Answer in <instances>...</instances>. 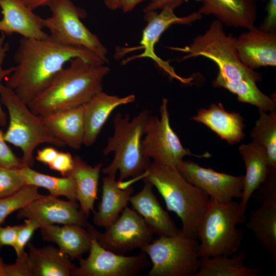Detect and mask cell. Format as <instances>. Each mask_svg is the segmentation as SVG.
<instances>
[{
	"label": "cell",
	"instance_id": "f1b7e54d",
	"mask_svg": "<svg viewBox=\"0 0 276 276\" xmlns=\"http://www.w3.org/2000/svg\"><path fill=\"white\" fill-rule=\"evenodd\" d=\"M246 254L241 251L232 256L220 255L200 258L195 276H256L259 267L249 268L244 263Z\"/></svg>",
	"mask_w": 276,
	"mask_h": 276
},
{
	"label": "cell",
	"instance_id": "8d00e7d4",
	"mask_svg": "<svg viewBox=\"0 0 276 276\" xmlns=\"http://www.w3.org/2000/svg\"><path fill=\"white\" fill-rule=\"evenodd\" d=\"M42 226L39 222L34 219L27 218L25 220V224L21 225L17 235L15 245L13 247L17 257L25 251V247L27 245L34 232Z\"/></svg>",
	"mask_w": 276,
	"mask_h": 276
},
{
	"label": "cell",
	"instance_id": "74e56055",
	"mask_svg": "<svg viewBox=\"0 0 276 276\" xmlns=\"http://www.w3.org/2000/svg\"><path fill=\"white\" fill-rule=\"evenodd\" d=\"M22 166L21 158L16 156L7 144L4 133L0 127V167L18 169Z\"/></svg>",
	"mask_w": 276,
	"mask_h": 276
},
{
	"label": "cell",
	"instance_id": "7c38bea8",
	"mask_svg": "<svg viewBox=\"0 0 276 276\" xmlns=\"http://www.w3.org/2000/svg\"><path fill=\"white\" fill-rule=\"evenodd\" d=\"M105 228L103 233L96 230L98 243L107 250L123 255L136 248L142 250L152 241L154 234L142 216L128 206Z\"/></svg>",
	"mask_w": 276,
	"mask_h": 276
},
{
	"label": "cell",
	"instance_id": "5bb4252c",
	"mask_svg": "<svg viewBox=\"0 0 276 276\" xmlns=\"http://www.w3.org/2000/svg\"><path fill=\"white\" fill-rule=\"evenodd\" d=\"M176 169L187 181L201 190L210 198L228 201L242 197L244 176L219 172L189 160H182Z\"/></svg>",
	"mask_w": 276,
	"mask_h": 276
},
{
	"label": "cell",
	"instance_id": "9c48e42d",
	"mask_svg": "<svg viewBox=\"0 0 276 276\" xmlns=\"http://www.w3.org/2000/svg\"><path fill=\"white\" fill-rule=\"evenodd\" d=\"M50 16L43 18L50 37L63 45L86 49L107 61V50L98 37L82 23L85 10L71 0H54L48 6Z\"/></svg>",
	"mask_w": 276,
	"mask_h": 276
},
{
	"label": "cell",
	"instance_id": "9a60e30c",
	"mask_svg": "<svg viewBox=\"0 0 276 276\" xmlns=\"http://www.w3.org/2000/svg\"><path fill=\"white\" fill-rule=\"evenodd\" d=\"M17 217L34 219L42 226L60 224L87 227L90 224L77 201L64 200L51 195H43L18 211Z\"/></svg>",
	"mask_w": 276,
	"mask_h": 276
},
{
	"label": "cell",
	"instance_id": "4fadbf2b",
	"mask_svg": "<svg viewBox=\"0 0 276 276\" xmlns=\"http://www.w3.org/2000/svg\"><path fill=\"white\" fill-rule=\"evenodd\" d=\"M160 10L159 13L155 10L144 12V19L147 24L143 31L141 46L136 48L143 49L144 52L132 57L128 61L144 57L150 58L171 78L175 79L183 84H190L193 78H184L178 75L168 62L156 55L154 47L163 33L171 26L175 24L191 25L201 19L202 15L198 12H194L184 16H178L175 14L174 10L171 8L165 7Z\"/></svg>",
	"mask_w": 276,
	"mask_h": 276
},
{
	"label": "cell",
	"instance_id": "d6a6232c",
	"mask_svg": "<svg viewBox=\"0 0 276 276\" xmlns=\"http://www.w3.org/2000/svg\"><path fill=\"white\" fill-rule=\"evenodd\" d=\"M43 195L39 193L38 187L25 185L14 193L1 198L0 225L10 214L23 209Z\"/></svg>",
	"mask_w": 276,
	"mask_h": 276
},
{
	"label": "cell",
	"instance_id": "83f0119b",
	"mask_svg": "<svg viewBox=\"0 0 276 276\" xmlns=\"http://www.w3.org/2000/svg\"><path fill=\"white\" fill-rule=\"evenodd\" d=\"M246 226L254 235L270 259H276V203L261 204L251 211Z\"/></svg>",
	"mask_w": 276,
	"mask_h": 276
},
{
	"label": "cell",
	"instance_id": "c3c4849f",
	"mask_svg": "<svg viewBox=\"0 0 276 276\" xmlns=\"http://www.w3.org/2000/svg\"><path fill=\"white\" fill-rule=\"evenodd\" d=\"M253 1H254L255 2L257 3L258 2H263L264 1V0H252Z\"/></svg>",
	"mask_w": 276,
	"mask_h": 276
},
{
	"label": "cell",
	"instance_id": "1f68e13d",
	"mask_svg": "<svg viewBox=\"0 0 276 276\" xmlns=\"http://www.w3.org/2000/svg\"><path fill=\"white\" fill-rule=\"evenodd\" d=\"M259 113L250 135L252 142L264 149L269 168L276 169V111L267 113L259 110Z\"/></svg>",
	"mask_w": 276,
	"mask_h": 276
},
{
	"label": "cell",
	"instance_id": "f35d334b",
	"mask_svg": "<svg viewBox=\"0 0 276 276\" xmlns=\"http://www.w3.org/2000/svg\"><path fill=\"white\" fill-rule=\"evenodd\" d=\"M9 50V44L8 42L5 41V35L2 33L0 36V92L2 80L6 79L14 71V67H11L7 68H4L3 64L5 58ZM0 99V125L5 126L7 123V116L2 108Z\"/></svg>",
	"mask_w": 276,
	"mask_h": 276
},
{
	"label": "cell",
	"instance_id": "60d3db41",
	"mask_svg": "<svg viewBox=\"0 0 276 276\" xmlns=\"http://www.w3.org/2000/svg\"><path fill=\"white\" fill-rule=\"evenodd\" d=\"M266 15L258 27L267 32H275L276 31V0H269L266 7Z\"/></svg>",
	"mask_w": 276,
	"mask_h": 276
},
{
	"label": "cell",
	"instance_id": "3957f363",
	"mask_svg": "<svg viewBox=\"0 0 276 276\" xmlns=\"http://www.w3.org/2000/svg\"><path fill=\"white\" fill-rule=\"evenodd\" d=\"M142 178L156 188L168 210L180 219L182 233L198 239L199 226L210 198L187 181L176 168L155 161L150 163Z\"/></svg>",
	"mask_w": 276,
	"mask_h": 276
},
{
	"label": "cell",
	"instance_id": "cb8c5ba5",
	"mask_svg": "<svg viewBox=\"0 0 276 276\" xmlns=\"http://www.w3.org/2000/svg\"><path fill=\"white\" fill-rule=\"evenodd\" d=\"M41 119L51 133L65 146L79 149L83 145V106L58 111Z\"/></svg>",
	"mask_w": 276,
	"mask_h": 276
},
{
	"label": "cell",
	"instance_id": "836d02e7",
	"mask_svg": "<svg viewBox=\"0 0 276 276\" xmlns=\"http://www.w3.org/2000/svg\"><path fill=\"white\" fill-rule=\"evenodd\" d=\"M25 185L19 168L0 167V198L14 193Z\"/></svg>",
	"mask_w": 276,
	"mask_h": 276
},
{
	"label": "cell",
	"instance_id": "7402d4cb",
	"mask_svg": "<svg viewBox=\"0 0 276 276\" xmlns=\"http://www.w3.org/2000/svg\"><path fill=\"white\" fill-rule=\"evenodd\" d=\"M191 119L205 125L230 144L240 142L245 135L242 117L239 113L226 111L221 103L200 109Z\"/></svg>",
	"mask_w": 276,
	"mask_h": 276
},
{
	"label": "cell",
	"instance_id": "ab89813d",
	"mask_svg": "<svg viewBox=\"0 0 276 276\" xmlns=\"http://www.w3.org/2000/svg\"><path fill=\"white\" fill-rule=\"evenodd\" d=\"M50 169L66 176L74 167V157L70 152L59 151L55 159L48 165Z\"/></svg>",
	"mask_w": 276,
	"mask_h": 276
},
{
	"label": "cell",
	"instance_id": "44dd1931",
	"mask_svg": "<svg viewBox=\"0 0 276 276\" xmlns=\"http://www.w3.org/2000/svg\"><path fill=\"white\" fill-rule=\"evenodd\" d=\"M135 99L132 94L121 97L101 91L83 104V145L91 146L111 112L118 106L132 103Z\"/></svg>",
	"mask_w": 276,
	"mask_h": 276
},
{
	"label": "cell",
	"instance_id": "e0dca14e",
	"mask_svg": "<svg viewBox=\"0 0 276 276\" xmlns=\"http://www.w3.org/2000/svg\"><path fill=\"white\" fill-rule=\"evenodd\" d=\"M0 8L2 33L9 36L17 33L24 38L36 39L49 37L44 31L43 18L21 0H0Z\"/></svg>",
	"mask_w": 276,
	"mask_h": 276
},
{
	"label": "cell",
	"instance_id": "ac0fdd59",
	"mask_svg": "<svg viewBox=\"0 0 276 276\" xmlns=\"http://www.w3.org/2000/svg\"><path fill=\"white\" fill-rule=\"evenodd\" d=\"M201 2L198 12L214 15L224 26L249 30L255 27L257 3L252 0H197Z\"/></svg>",
	"mask_w": 276,
	"mask_h": 276
},
{
	"label": "cell",
	"instance_id": "2e32d148",
	"mask_svg": "<svg viewBox=\"0 0 276 276\" xmlns=\"http://www.w3.org/2000/svg\"><path fill=\"white\" fill-rule=\"evenodd\" d=\"M233 42L240 61L246 66L253 70L275 66V32L255 27L233 37Z\"/></svg>",
	"mask_w": 276,
	"mask_h": 276
},
{
	"label": "cell",
	"instance_id": "277c9868",
	"mask_svg": "<svg viewBox=\"0 0 276 276\" xmlns=\"http://www.w3.org/2000/svg\"><path fill=\"white\" fill-rule=\"evenodd\" d=\"M149 112L144 110L132 119L129 116L117 113L113 119L114 132L108 137L103 149L105 156L114 153L111 163L102 169L106 175L116 176L119 172L118 181H123L128 177H142L150 162L144 154L143 136Z\"/></svg>",
	"mask_w": 276,
	"mask_h": 276
},
{
	"label": "cell",
	"instance_id": "ee69618b",
	"mask_svg": "<svg viewBox=\"0 0 276 276\" xmlns=\"http://www.w3.org/2000/svg\"><path fill=\"white\" fill-rule=\"evenodd\" d=\"M58 152L54 147H45L37 150L35 158L38 162L49 165L55 159Z\"/></svg>",
	"mask_w": 276,
	"mask_h": 276
},
{
	"label": "cell",
	"instance_id": "ba28073f",
	"mask_svg": "<svg viewBox=\"0 0 276 276\" xmlns=\"http://www.w3.org/2000/svg\"><path fill=\"white\" fill-rule=\"evenodd\" d=\"M197 239L181 231L173 236H159L141 250L152 265L149 276H195L200 261Z\"/></svg>",
	"mask_w": 276,
	"mask_h": 276
},
{
	"label": "cell",
	"instance_id": "8992f818",
	"mask_svg": "<svg viewBox=\"0 0 276 276\" xmlns=\"http://www.w3.org/2000/svg\"><path fill=\"white\" fill-rule=\"evenodd\" d=\"M245 221L239 203L210 198L198 231L200 258L235 254L243 238L237 226Z\"/></svg>",
	"mask_w": 276,
	"mask_h": 276
},
{
	"label": "cell",
	"instance_id": "484cf974",
	"mask_svg": "<svg viewBox=\"0 0 276 276\" xmlns=\"http://www.w3.org/2000/svg\"><path fill=\"white\" fill-rule=\"evenodd\" d=\"M32 276H73L76 266L59 248L28 245Z\"/></svg>",
	"mask_w": 276,
	"mask_h": 276
},
{
	"label": "cell",
	"instance_id": "bcb514c9",
	"mask_svg": "<svg viewBox=\"0 0 276 276\" xmlns=\"http://www.w3.org/2000/svg\"><path fill=\"white\" fill-rule=\"evenodd\" d=\"M146 0H123L121 8L126 13L132 11L141 3Z\"/></svg>",
	"mask_w": 276,
	"mask_h": 276
},
{
	"label": "cell",
	"instance_id": "5b68a950",
	"mask_svg": "<svg viewBox=\"0 0 276 276\" xmlns=\"http://www.w3.org/2000/svg\"><path fill=\"white\" fill-rule=\"evenodd\" d=\"M233 36L224 30L223 25L217 19L207 30L194 38L183 47H168L185 54L179 61L198 57L213 61L218 67L217 75L227 80H246L255 82L262 76L244 65L240 60L233 42Z\"/></svg>",
	"mask_w": 276,
	"mask_h": 276
},
{
	"label": "cell",
	"instance_id": "f546056e",
	"mask_svg": "<svg viewBox=\"0 0 276 276\" xmlns=\"http://www.w3.org/2000/svg\"><path fill=\"white\" fill-rule=\"evenodd\" d=\"M215 87L224 88L237 96L238 101L250 104L265 112L276 111L275 96L263 93L256 82L246 80H227L217 75L213 82Z\"/></svg>",
	"mask_w": 276,
	"mask_h": 276
},
{
	"label": "cell",
	"instance_id": "7dc6e473",
	"mask_svg": "<svg viewBox=\"0 0 276 276\" xmlns=\"http://www.w3.org/2000/svg\"><path fill=\"white\" fill-rule=\"evenodd\" d=\"M106 7L111 10L121 8L123 0H103Z\"/></svg>",
	"mask_w": 276,
	"mask_h": 276
},
{
	"label": "cell",
	"instance_id": "ffe728a7",
	"mask_svg": "<svg viewBox=\"0 0 276 276\" xmlns=\"http://www.w3.org/2000/svg\"><path fill=\"white\" fill-rule=\"evenodd\" d=\"M40 229L44 241L57 244L71 260L81 258L89 251L91 241L96 237V229L90 224L86 228L75 224H50Z\"/></svg>",
	"mask_w": 276,
	"mask_h": 276
},
{
	"label": "cell",
	"instance_id": "7bdbcfd3",
	"mask_svg": "<svg viewBox=\"0 0 276 276\" xmlns=\"http://www.w3.org/2000/svg\"><path fill=\"white\" fill-rule=\"evenodd\" d=\"M185 0H152L143 9V12L156 11L167 7L175 10L183 3Z\"/></svg>",
	"mask_w": 276,
	"mask_h": 276
},
{
	"label": "cell",
	"instance_id": "d4e9b609",
	"mask_svg": "<svg viewBox=\"0 0 276 276\" xmlns=\"http://www.w3.org/2000/svg\"><path fill=\"white\" fill-rule=\"evenodd\" d=\"M102 194L97 212H94L93 222L106 227L114 222L127 206L134 191L131 186L122 189L116 176L107 175L102 180Z\"/></svg>",
	"mask_w": 276,
	"mask_h": 276
},
{
	"label": "cell",
	"instance_id": "e575fe53",
	"mask_svg": "<svg viewBox=\"0 0 276 276\" xmlns=\"http://www.w3.org/2000/svg\"><path fill=\"white\" fill-rule=\"evenodd\" d=\"M252 196L261 204L276 203V169L269 168L265 180Z\"/></svg>",
	"mask_w": 276,
	"mask_h": 276
},
{
	"label": "cell",
	"instance_id": "30bf717a",
	"mask_svg": "<svg viewBox=\"0 0 276 276\" xmlns=\"http://www.w3.org/2000/svg\"><path fill=\"white\" fill-rule=\"evenodd\" d=\"M168 99L163 98L160 107V117L149 116L147 122L142 146L145 155L154 161L176 168L186 156L208 158L210 154H193L184 148L171 127Z\"/></svg>",
	"mask_w": 276,
	"mask_h": 276
},
{
	"label": "cell",
	"instance_id": "603a6c76",
	"mask_svg": "<svg viewBox=\"0 0 276 276\" xmlns=\"http://www.w3.org/2000/svg\"><path fill=\"white\" fill-rule=\"evenodd\" d=\"M239 151L245 168L242 195L239 204L241 212L245 214L250 197L265 180L270 168L264 149L255 142L240 145Z\"/></svg>",
	"mask_w": 276,
	"mask_h": 276
},
{
	"label": "cell",
	"instance_id": "f6af8a7d",
	"mask_svg": "<svg viewBox=\"0 0 276 276\" xmlns=\"http://www.w3.org/2000/svg\"><path fill=\"white\" fill-rule=\"evenodd\" d=\"M33 10L48 5L54 0H21Z\"/></svg>",
	"mask_w": 276,
	"mask_h": 276
},
{
	"label": "cell",
	"instance_id": "7a4b0ae2",
	"mask_svg": "<svg viewBox=\"0 0 276 276\" xmlns=\"http://www.w3.org/2000/svg\"><path fill=\"white\" fill-rule=\"evenodd\" d=\"M49 86L27 105L43 117L83 105L102 91L103 81L110 68L77 57L69 61Z\"/></svg>",
	"mask_w": 276,
	"mask_h": 276
},
{
	"label": "cell",
	"instance_id": "6da1fadb",
	"mask_svg": "<svg viewBox=\"0 0 276 276\" xmlns=\"http://www.w3.org/2000/svg\"><path fill=\"white\" fill-rule=\"evenodd\" d=\"M77 57L96 64L106 62L86 49L63 45L50 35L43 39L22 37L14 54L16 66L6 78V85L28 105L49 86L67 62Z\"/></svg>",
	"mask_w": 276,
	"mask_h": 276
},
{
	"label": "cell",
	"instance_id": "b9f144b4",
	"mask_svg": "<svg viewBox=\"0 0 276 276\" xmlns=\"http://www.w3.org/2000/svg\"><path fill=\"white\" fill-rule=\"evenodd\" d=\"M21 225L7 226L0 225V247L3 246L14 247L18 232Z\"/></svg>",
	"mask_w": 276,
	"mask_h": 276
},
{
	"label": "cell",
	"instance_id": "4316f807",
	"mask_svg": "<svg viewBox=\"0 0 276 276\" xmlns=\"http://www.w3.org/2000/svg\"><path fill=\"white\" fill-rule=\"evenodd\" d=\"M102 164L91 166L79 156L74 157V167L66 176L72 177L76 184L77 200L80 209L88 217L94 212V203L97 199L98 183Z\"/></svg>",
	"mask_w": 276,
	"mask_h": 276
},
{
	"label": "cell",
	"instance_id": "d590c367",
	"mask_svg": "<svg viewBox=\"0 0 276 276\" xmlns=\"http://www.w3.org/2000/svg\"><path fill=\"white\" fill-rule=\"evenodd\" d=\"M0 275L32 276L28 252L25 251L17 256L13 264H6L0 261Z\"/></svg>",
	"mask_w": 276,
	"mask_h": 276
},
{
	"label": "cell",
	"instance_id": "8fae6325",
	"mask_svg": "<svg viewBox=\"0 0 276 276\" xmlns=\"http://www.w3.org/2000/svg\"><path fill=\"white\" fill-rule=\"evenodd\" d=\"M88 251L86 258L78 260L73 276H135L151 265L144 252L132 256L118 254L103 247L96 237Z\"/></svg>",
	"mask_w": 276,
	"mask_h": 276
},
{
	"label": "cell",
	"instance_id": "4dcf8cb0",
	"mask_svg": "<svg viewBox=\"0 0 276 276\" xmlns=\"http://www.w3.org/2000/svg\"><path fill=\"white\" fill-rule=\"evenodd\" d=\"M25 185L47 189L54 197L64 196L68 200L77 201L76 184L70 176L55 177L40 173L28 166L19 168Z\"/></svg>",
	"mask_w": 276,
	"mask_h": 276
},
{
	"label": "cell",
	"instance_id": "52a82bcc",
	"mask_svg": "<svg viewBox=\"0 0 276 276\" xmlns=\"http://www.w3.org/2000/svg\"><path fill=\"white\" fill-rule=\"evenodd\" d=\"M0 99L1 103L7 108L9 118L4 139L7 142L20 149L24 166L32 168L35 160L34 151L40 144L66 146L51 133L41 117L34 113L27 103L6 85H2Z\"/></svg>",
	"mask_w": 276,
	"mask_h": 276
},
{
	"label": "cell",
	"instance_id": "d6986e66",
	"mask_svg": "<svg viewBox=\"0 0 276 276\" xmlns=\"http://www.w3.org/2000/svg\"><path fill=\"white\" fill-rule=\"evenodd\" d=\"M144 186L137 194L130 197L129 202L133 208L159 236H173L180 232L169 214L160 205L154 194L152 185L143 180Z\"/></svg>",
	"mask_w": 276,
	"mask_h": 276
}]
</instances>
